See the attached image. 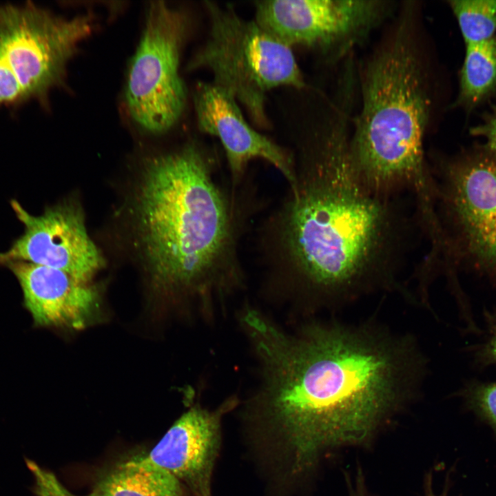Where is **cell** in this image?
<instances>
[{
  "mask_svg": "<svg viewBox=\"0 0 496 496\" xmlns=\"http://www.w3.org/2000/svg\"><path fill=\"white\" fill-rule=\"evenodd\" d=\"M340 123L302 147L293 180L260 234L263 259L327 306L404 289L398 277L424 236L414 200L384 198L361 183Z\"/></svg>",
  "mask_w": 496,
  "mask_h": 496,
  "instance_id": "cell-2",
  "label": "cell"
},
{
  "mask_svg": "<svg viewBox=\"0 0 496 496\" xmlns=\"http://www.w3.org/2000/svg\"><path fill=\"white\" fill-rule=\"evenodd\" d=\"M193 101L200 130L217 137L223 145L234 185L255 158L271 164L288 183L293 180V156L251 127L230 94L212 82L200 83Z\"/></svg>",
  "mask_w": 496,
  "mask_h": 496,
  "instance_id": "cell-12",
  "label": "cell"
},
{
  "mask_svg": "<svg viewBox=\"0 0 496 496\" xmlns=\"http://www.w3.org/2000/svg\"><path fill=\"white\" fill-rule=\"evenodd\" d=\"M447 492L448 488L447 486H446L442 493L439 495L435 493L433 490L431 473L426 475L424 481V496H447Z\"/></svg>",
  "mask_w": 496,
  "mask_h": 496,
  "instance_id": "cell-23",
  "label": "cell"
},
{
  "mask_svg": "<svg viewBox=\"0 0 496 496\" xmlns=\"http://www.w3.org/2000/svg\"><path fill=\"white\" fill-rule=\"evenodd\" d=\"M234 404L227 402L214 411L191 408L143 457L176 477L189 496H212L211 480L221 442V421Z\"/></svg>",
  "mask_w": 496,
  "mask_h": 496,
  "instance_id": "cell-11",
  "label": "cell"
},
{
  "mask_svg": "<svg viewBox=\"0 0 496 496\" xmlns=\"http://www.w3.org/2000/svg\"><path fill=\"white\" fill-rule=\"evenodd\" d=\"M24 98L21 86L0 54V105Z\"/></svg>",
  "mask_w": 496,
  "mask_h": 496,
  "instance_id": "cell-19",
  "label": "cell"
},
{
  "mask_svg": "<svg viewBox=\"0 0 496 496\" xmlns=\"http://www.w3.org/2000/svg\"><path fill=\"white\" fill-rule=\"evenodd\" d=\"M470 406L496 430V382H473L464 390Z\"/></svg>",
  "mask_w": 496,
  "mask_h": 496,
  "instance_id": "cell-17",
  "label": "cell"
},
{
  "mask_svg": "<svg viewBox=\"0 0 496 496\" xmlns=\"http://www.w3.org/2000/svg\"><path fill=\"white\" fill-rule=\"evenodd\" d=\"M94 29L90 13L65 17L32 3L0 6V54L24 98H43L61 85L68 63Z\"/></svg>",
  "mask_w": 496,
  "mask_h": 496,
  "instance_id": "cell-8",
  "label": "cell"
},
{
  "mask_svg": "<svg viewBox=\"0 0 496 496\" xmlns=\"http://www.w3.org/2000/svg\"><path fill=\"white\" fill-rule=\"evenodd\" d=\"M255 8V21L290 48H326L366 33L385 6L369 0H268Z\"/></svg>",
  "mask_w": 496,
  "mask_h": 496,
  "instance_id": "cell-9",
  "label": "cell"
},
{
  "mask_svg": "<svg viewBox=\"0 0 496 496\" xmlns=\"http://www.w3.org/2000/svg\"><path fill=\"white\" fill-rule=\"evenodd\" d=\"M214 165L192 142L145 167L136 202L138 233L163 287L206 293L240 276L238 203L218 182Z\"/></svg>",
  "mask_w": 496,
  "mask_h": 496,
  "instance_id": "cell-3",
  "label": "cell"
},
{
  "mask_svg": "<svg viewBox=\"0 0 496 496\" xmlns=\"http://www.w3.org/2000/svg\"><path fill=\"white\" fill-rule=\"evenodd\" d=\"M484 340L476 352L477 359L483 365L496 364V311L487 314Z\"/></svg>",
  "mask_w": 496,
  "mask_h": 496,
  "instance_id": "cell-20",
  "label": "cell"
},
{
  "mask_svg": "<svg viewBox=\"0 0 496 496\" xmlns=\"http://www.w3.org/2000/svg\"><path fill=\"white\" fill-rule=\"evenodd\" d=\"M428 115L421 65L402 28L366 68L350 155L370 192L384 198L409 194L425 216L434 213L437 195L424 155Z\"/></svg>",
  "mask_w": 496,
  "mask_h": 496,
  "instance_id": "cell-4",
  "label": "cell"
},
{
  "mask_svg": "<svg viewBox=\"0 0 496 496\" xmlns=\"http://www.w3.org/2000/svg\"><path fill=\"white\" fill-rule=\"evenodd\" d=\"M466 45L485 41L496 32V0L450 1Z\"/></svg>",
  "mask_w": 496,
  "mask_h": 496,
  "instance_id": "cell-16",
  "label": "cell"
},
{
  "mask_svg": "<svg viewBox=\"0 0 496 496\" xmlns=\"http://www.w3.org/2000/svg\"><path fill=\"white\" fill-rule=\"evenodd\" d=\"M94 491L106 496H189L176 477L143 456L105 471L99 476Z\"/></svg>",
  "mask_w": 496,
  "mask_h": 496,
  "instance_id": "cell-14",
  "label": "cell"
},
{
  "mask_svg": "<svg viewBox=\"0 0 496 496\" xmlns=\"http://www.w3.org/2000/svg\"><path fill=\"white\" fill-rule=\"evenodd\" d=\"M429 166L437 189L441 272L456 282L465 266L496 285V155L482 146Z\"/></svg>",
  "mask_w": 496,
  "mask_h": 496,
  "instance_id": "cell-5",
  "label": "cell"
},
{
  "mask_svg": "<svg viewBox=\"0 0 496 496\" xmlns=\"http://www.w3.org/2000/svg\"><path fill=\"white\" fill-rule=\"evenodd\" d=\"M25 464L33 477L32 491L34 496H81L70 491L52 471L34 461L25 458ZM83 496H106L93 491Z\"/></svg>",
  "mask_w": 496,
  "mask_h": 496,
  "instance_id": "cell-18",
  "label": "cell"
},
{
  "mask_svg": "<svg viewBox=\"0 0 496 496\" xmlns=\"http://www.w3.org/2000/svg\"><path fill=\"white\" fill-rule=\"evenodd\" d=\"M17 278L34 324L81 329L94 314L99 295L88 282L54 268L21 260L5 263Z\"/></svg>",
  "mask_w": 496,
  "mask_h": 496,
  "instance_id": "cell-13",
  "label": "cell"
},
{
  "mask_svg": "<svg viewBox=\"0 0 496 496\" xmlns=\"http://www.w3.org/2000/svg\"><path fill=\"white\" fill-rule=\"evenodd\" d=\"M205 3L210 19L209 35L188 68L208 70L212 83L242 105L256 125L266 127L269 92L280 86L304 85L292 48L255 20L242 19L231 6Z\"/></svg>",
  "mask_w": 496,
  "mask_h": 496,
  "instance_id": "cell-6",
  "label": "cell"
},
{
  "mask_svg": "<svg viewBox=\"0 0 496 496\" xmlns=\"http://www.w3.org/2000/svg\"><path fill=\"white\" fill-rule=\"evenodd\" d=\"M349 486L350 487L349 496H369L366 492L363 475L360 471L357 473L355 484L353 485L349 484Z\"/></svg>",
  "mask_w": 496,
  "mask_h": 496,
  "instance_id": "cell-22",
  "label": "cell"
},
{
  "mask_svg": "<svg viewBox=\"0 0 496 496\" xmlns=\"http://www.w3.org/2000/svg\"><path fill=\"white\" fill-rule=\"evenodd\" d=\"M189 30L182 10L165 1L149 5L125 88L127 112L145 132H167L185 110L187 90L179 68Z\"/></svg>",
  "mask_w": 496,
  "mask_h": 496,
  "instance_id": "cell-7",
  "label": "cell"
},
{
  "mask_svg": "<svg viewBox=\"0 0 496 496\" xmlns=\"http://www.w3.org/2000/svg\"><path fill=\"white\" fill-rule=\"evenodd\" d=\"M11 206L25 229L7 251L0 254L1 263L28 262L90 282L101 267L103 259L87 232L80 209L64 203L32 216L17 200H12Z\"/></svg>",
  "mask_w": 496,
  "mask_h": 496,
  "instance_id": "cell-10",
  "label": "cell"
},
{
  "mask_svg": "<svg viewBox=\"0 0 496 496\" xmlns=\"http://www.w3.org/2000/svg\"><path fill=\"white\" fill-rule=\"evenodd\" d=\"M470 133L484 140L488 150L496 155V109L486 115L478 125L471 129Z\"/></svg>",
  "mask_w": 496,
  "mask_h": 496,
  "instance_id": "cell-21",
  "label": "cell"
},
{
  "mask_svg": "<svg viewBox=\"0 0 496 496\" xmlns=\"http://www.w3.org/2000/svg\"><path fill=\"white\" fill-rule=\"evenodd\" d=\"M243 321L264 375L251 442L281 486L327 450L368 443L424 382L426 357L407 333L333 320L290 336L251 310Z\"/></svg>",
  "mask_w": 496,
  "mask_h": 496,
  "instance_id": "cell-1",
  "label": "cell"
},
{
  "mask_svg": "<svg viewBox=\"0 0 496 496\" xmlns=\"http://www.w3.org/2000/svg\"><path fill=\"white\" fill-rule=\"evenodd\" d=\"M496 90V35L466 45L460 72L459 102L475 107Z\"/></svg>",
  "mask_w": 496,
  "mask_h": 496,
  "instance_id": "cell-15",
  "label": "cell"
}]
</instances>
